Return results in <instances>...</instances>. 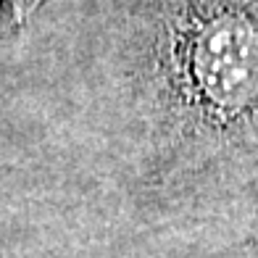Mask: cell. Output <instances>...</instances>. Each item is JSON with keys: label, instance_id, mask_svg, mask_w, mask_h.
I'll return each mask as SVG.
<instances>
[{"label": "cell", "instance_id": "cell-1", "mask_svg": "<svg viewBox=\"0 0 258 258\" xmlns=\"http://www.w3.org/2000/svg\"><path fill=\"white\" fill-rule=\"evenodd\" d=\"M129 19L163 143L245 171L258 195V0H137Z\"/></svg>", "mask_w": 258, "mask_h": 258}, {"label": "cell", "instance_id": "cell-2", "mask_svg": "<svg viewBox=\"0 0 258 258\" xmlns=\"http://www.w3.org/2000/svg\"><path fill=\"white\" fill-rule=\"evenodd\" d=\"M50 0H3V6L8 11L11 21H14L16 27H24L27 21L37 14L42 6H48Z\"/></svg>", "mask_w": 258, "mask_h": 258}]
</instances>
